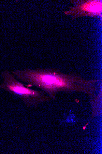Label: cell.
<instances>
[{"label":"cell","mask_w":102,"mask_h":154,"mask_svg":"<svg viewBox=\"0 0 102 154\" xmlns=\"http://www.w3.org/2000/svg\"><path fill=\"white\" fill-rule=\"evenodd\" d=\"M16 78L27 83L28 87L35 86L45 92L52 100H56L57 94L82 93L91 97L96 96L97 84L99 80L86 79L75 73L65 74L54 68L26 69L13 72Z\"/></svg>","instance_id":"obj_1"},{"label":"cell","mask_w":102,"mask_h":154,"mask_svg":"<svg viewBox=\"0 0 102 154\" xmlns=\"http://www.w3.org/2000/svg\"><path fill=\"white\" fill-rule=\"evenodd\" d=\"M1 75L4 81L0 85V88L19 98L28 108L34 107L36 109L40 104L52 100L45 92L25 86L8 70L4 72Z\"/></svg>","instance_id":"obj_2"},{"label":"cell","mask_w":102,"mask_h":154,"mask_svg":"<svg viewBox=\"0 0 102 154\" xmlns=\"http://www.w3.org/2000/svg\"><path fill=\"white\" fill-rule=\"evenodd\" d=\"M70 2L74 6L69 7L70 10L64 12L66 16H71L72 20L84 17L102 18L101 0H71Z\"/></svg>","instance_id":"obj_3"}]
</instances>
